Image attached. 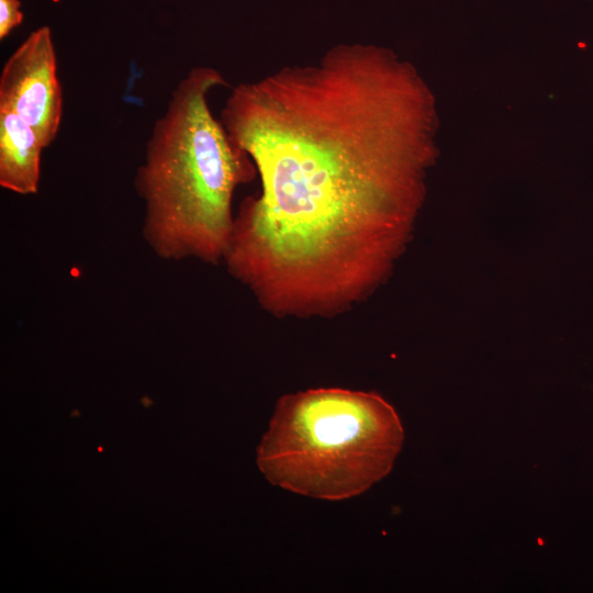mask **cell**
<instances>
[{
  "label": "cell",
  "mask_w": 593,
  "mask_h": 593,
  "mask_svg": "<svg viewBox=\"0 0 593 593\" xmlns=\"http://www.w3.org/2000/svg\"><path fill=\"white\" fill-rule=\"evenodd\" d=\"M423 101L407 70L359 43L233 88L221 122L261 191L224 260L264 306L331 311L383 278L418 206Z\"/></svg>",
  "instance_id": "obj_1"
},
{
  "label": "cell",
  "mask_w": 593,
  "mask_h": 593,
  "mask_svg": "<svg viewBox=\"0 0 593 593\" xmlns=\"http://www.w3.org/2000/svg\"><path fill=\"white\" fill-rule=\"evenodd\" d=\"M226 85L213 67L191 68L146 142L134 188L144 203L143 236L161 259L215 264L228 248L234 191L256 168L211 112L210 92Z\"/></svg>",
  "instance_id": "obj_2"
},
{
  "label": "cell",
  "mask_w": 593,
  "mask_h": 593,
  "mask_svg": "<svg viewBox=\"0 0 593 593\" xmlns=\"http://www.w3.org/2000/svg\"><path fill=\"white\" fill-rule=\"evenodd\" d=\"M403 440L395 410L380 395L312 389L278 401L257 448V465L273 485L339 501L384 478Z\"/></svg>",
  "instance_id": "obj_3"
},
{
  "label": "cell",
  "mask_w": 593,
  "mask_h": 593,
  "mask_svg": "<svg viewBox=\"0 0 593 593\" xmlns=\"http://www.w3.org/2000/svg\"><path fill=\"white\" fill-rule=\"evenodd\" d=\"M0 110L22 118L45 147L56 138L63 116V91L49 26L30 33L4 63Z\"/></svg>",
  "instance_id": "obj_4"
},
{
  "label": "cell",
  "mask_w": 593,
  "mask_h": 593,
  "mask_svg": "<svg viewBox=\"0 0 593 593\" xmlns=\"http://www.w3.org/2000/svg\"><path fill=\"white\" fill-rule=\"evenodd\" d=\"M45 148L37 133L19 115L0 110V186L21 195L34 194Z\"/></svg>",
  "instance_id": "obj_5"
},
{
  "label": "cell",
  "mask_w": 593,
  "mask_h": 593,
  "mask_svg": "<svg viewBox=\"0 0 593 593\" xmlns=\"http://www.w3.org/2000/svg\"><path fill=\"white\" fill-rule=\"evenodd\" d=\"M23 21L20 0H0V40L5 38L10 32Z\"/></svg>",
  "instance_id": "obj_6"
}]
</instances>
